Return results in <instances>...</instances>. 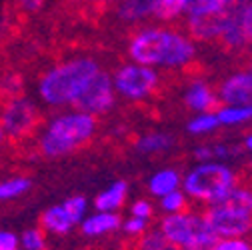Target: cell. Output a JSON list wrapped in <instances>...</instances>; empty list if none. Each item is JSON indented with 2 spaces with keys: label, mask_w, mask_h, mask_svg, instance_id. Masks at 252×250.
I'll use <instances>...</instances> for the list:
<instances>
[{
  "label": "cell",
  "mask_w": 252,
  "mask_h": 250,
  "mask_svg": "<svg viewBox=\"0 0 252 250\" xmlns=\"http://www.w3.org/2000/svg\"><path fill=\"white\" fill-rule=\"evenodd\" d=\"M44 4H46V0H14L10 18H14V20L20 22V18L32 16V14H36L38 10H42Z\"/></svg>",
  "instance_id": "22"
},
{
  "label": "cell",
  "mask_w": 252,
  "mask_h": 250,
  "mask_svg": "<svg viewBox=\"0 0 252 250\" xmlns=\"http://www.w3.org/2000/svg\"><path fill=\"white\" fill-rule=\"evenodd\" d=\"M4 138H6V132H4V128H2V124H0V144L4 142Z\"/></svg>",
  "instance_id": "34"
},
{
  "label": "cell",
  "mask_w": 252,
  "mask_h": 250,
  "mask_svg": "<svg viewBox=\"0 0 252 250\" xmlns=\"http://www.w3.org/2000/svg\"><path fill=\"white\" fill-rule=\"evenodd\" d=\"M214 250H252V244L246 238H218Z\"/></svg>",
  "instance_id": "26"
},
{
  "label": "cell",
  "mask_w": 252,
  "mask_h": 250,
  "mask_svg": "<svg viewBox=\"0 0 252 250\" xmlns=\"http://www.w3.org/2000/svg\"><path fill=\"white\" fill-rule=\"evenodd\" d=\"M158 228L184 250H214V244L218 242V236L208 224L206 216L188 210L166 214Z\"/></svg>",
  "instance_id": "5"
},
{
  "label": "cell",
  "mask_w": 252,
  "mask_h": 250,
  "mask_svg": "<svg viewBox=\"0 0 252 250\" xmlns=\"http://www.w3.org/2000/svg\"><path fill=\"white\" fill-rule=\"evenodd\" d=\"M220 124V118L218 114H212V112H204L200 116H196L194 120L188 122V130L192 134H206L210 130H214L216 126Z\"/></svg>",
  "instance_id": "21"
},
{
  "label": "cell",
  "mask_w": 252,
  "mask_h": 250,
  "mask_svg": "<svg viewBox=\"0 0 252 250\" xmlns=\"http://www.w3.org/2000/svg\"><path fill=\"white\" fill-rule=\"evenodd\" d=\"M70 106L76 112H86V114L108 112L114 106V78L108 72H98L86 84V88Z\"/></svg>",
  "instance_id": "9"
},
{
  "label": "cell",
  "mask_w": 252,
  "mask_h": 250,
  "mask_svg": "<svg viewBox=\"0 0 252 250\" xmlns=\"http://www.w3.org/2000/svg\"><path fill=\"white\" fill-rule=\"evenodd\" d=\"M160 86V76L150 66L124 64L114 74V88L126 100H146Z\"/></svg>",
  "instance_id": "8"
},
{
  "label": "cell",
  "mask_w": 252,
  "mask_h": 250,
  "mask_svg": "<svg viewBox=\"0 0 252 250\" xmlns=\"http://www.w3.org/2000/svg\"><path fill=\"white\" fill-rule=\"evenodd\" d=\"M190 4L192 0H156L152 8V18L158 22H172L180 14H184Z\"/></svg>",
  "instance_id": "16"
},
{
  "label": "cell",
  "mask_w": 252,
  "mask_h": 250,
  "mask_svg": "<svg viewBox=\"0 0 252 250\" xmlns=\"http://www.w3.org/2000/svg\"><path fill=\"white\" fill-rule=\"evenodd\" d=\"M130 60L142 66L182 68L194 60L196 48L192 40L172 28H136L126 46Z\"/></svg>",
  "instance_id": "1"
},
{
  "label": "cell",
  "mask_w": 252,
  "mask_h": 250,
  "mask_svg": "<svg viewBox=\"0 0 252 250\" xmlns=\"http://www.w3.org/2000/svg\"><path fill=\"white\" fill-rule=\"evenodd\" d=\"M240 22H242V28L248 36V40L252 42V0H246L240 8Z\"/></svg>",
  "instance_id": "28"
},
{
  "label": "cell",
  "mask_w": 252,
  "mask_h": 250,
  "mask_svg": "<svg viewBox=\"0 0 252 250\" xmlns=\"http://www.w3.org/2000/svg\"><path fill=\"white\" fill-rule=\"evenodd\" d=\"M98 72L96 58L76 56L62 60L38 78V96L48 106L72 104Z\"/></svg>",
  "instance_id": "2"
},
{
  "label": "cell",
  "mask_w": 252,
  "mask_h": 250,
  "mask_svg": "<svg viewBox=\"0 0 252 250\" xmlns=\"http://www.w3.org/2000/svg\"><path fill=\"white\" fill-rule=\"evenodd\" d=\"M126 192H128V184L124 180H116L112 182L104 192H100L96 198H94V208L98 212H114L116 208L122 206Z\"/></svg>",
  "instance_id": "14"
},
{
  "label": "cell",
  "mask_w": 252,
  "mask_h": 250,
  "mask_svg": "<svg viewBox=\"0 0 252 250\" xmlns=\"http://www.w3.org/2000/svg\"><path fill=\"white\" fill-rule=\"evenodd\" d=\"M0 98H2V90H0Z\"/></svg>",
  "instance_id": "36"
},
{
  "label": "cell",
  "mask_w": 252,
  "mask_h": 250,
  "mask_svg": "<svg viewBox=\"0 0 252 250\" xmlns=\"http://www.w3.org/2000/svg\"><path fill=\"white\" fill-rule=\"evenodd\" d=\"M20 246L22 250H44L46 248V238L44 232L38 228H28L20 234Z\"/></svg>",
  "instance_id": "23"
},
{
  "label": "cell",
  "mask_w": 252,
  "mask_h": 250,
  "mask_svg": "<svg viewBox=\"0 0 252 250\" xmlns=\"http://www.w3.org/2000/svg\"><path fill=\"white\" fill-rule=\"evenodd\" d=\"M130 214L132 216H138V218H148L152 216V204L148 200H136L132 206H130Z\"/></svg>",
  "instance_id": "30"
},
{
  "label": "cell",
  "mask_w": 252,
  "mask_h": 250,
  "mask_svg": "<svg viewBox=\"0 0 252 250\" xmlns=\"http://www.w3.org/2000/svg\"><path fill=\"white\" fill-rule=\"evenodd\" d=\"M244 146H246L248 150H252V134H250V136H248V138L244 140Z\"/></svg>",
  "instance_id": "33"
},
{
  "label": "cell",
  "mask_w": 252,
  "mask_h": 250,
  "mask_svg": "<svg viewBox=\"0 0 252 250\" xmlns=\"http://www.w3.org/2000/svg\"><path fill=\"white\" fill-rule=\"evenodd\" d=\"M62 4H66V6H72V8H76V10H84V8H88V10H92V6H94V2L96 0H60Z\"/></svg>",
  "instance_id": "32"
},
{
  "label": "cell",
  "mask_w": 252,
  "mask_h": 250,
  "mask_svg": "<svg viewBox=\"0 0 252 250\" xmlns=\"http://www.w3.org/2000/svg\"><path fill=\"white\" fill-rule=\"evenodd\" d=\"M184 102L190 110H202V112H212L216 114L220 108L224 106V102L220 100V96H216L212 88L206 82H194L190 88H188Z\"/></svg>",
  "instance_id": "11"
},
{
  "label": "cell",
  "mask_w": 252,
  "mask_h": 250,
  "mask_svg": "<svg viewBox=\"0 0 252 250\" xmlns=\"http://www.w3.org/2000/svg\"><path fill=\"white\" fill-rule=\"evenodd\" d=\"M220 124H238L252 118V106H222L218 112Z\"/></svg>",
  "instance_id": "20"
},
{
  "label": "cell",
  "mask_w": 252,
  "mask_h": 250,
  "mask_svg": "<svg viewBox=\"0 0 252 250\" xmlns=\"http://www.w3.org/2000/svg\"><path fill=\"white\" fill-rule=\"evenodd\" d=\"M134 146L140 154H156V152H162V150L172 146V136L160 134V132H152V134H146V136L138 138Z\"/></svg>",
  "instance_id": "18"
},
{
  "label": "cell",
  "mask_w": 252,
  "mask_h": 250,
  "mask_svg": "<svg viewBox=\"0 0 252 250\" xmlns=\"http://www.w3.org/2000/svg\"><path fill=\"white\" fill-rule=\"evenodd\" d=\"M40 224L46 232H54V234H66L76 226V222L70 218V214L62 204L46 208L40 216Z\"/></svg>",
  "instance_id": "13"
},
{
  "label": "cell",
  "mask_w": 252,
  "mask_h": 250,
  "mask_svg": "<svg viewBox=\"0 0 252 250\" xmlns=\"http://www.w3.org/2000/svg\"><path fill=\"white\" fill-rule=\"evenodd\" d=\"M122 228H124L126 234H130V236H142L146 232V228H148V220H146V218L130 216L128 220L122 224Z\"/></svg>",
  "instance_id": "27"
},
{
  "label": "cell",
  "mask_w": 252,
  "mask_h": 250,
  "mask_svg": "<svg viewBox=\"0 0 252 250\" xmlns=\"http://www.w3.org/2000/svg\"><path fill=\"white\" fill-rule=\"evenodd\" d=\"M160 208L166 212V214H174V212H182L186 208V192H180V190H174L166 196L160 198Z\"/></svg>",
  "instance_id": "24"
},
{
  "label": "cell",
  "mask_w": 252,
  "mask_h": 250,
  "mask_svg": "<svg viewBox=\"0 0 252 250\" xmlns=\"http://www.w3.org/2000/svg\"><path fill=\"white\" fill-rule=\"evenodd\" d=\"M136 250H184V248L172 242L160 228H154V230H146L140 236Z\"/></svg>",
  "instance_id": "17"
},
{
  "label": "cell",
  "mask_w": 252,
  "mask_h": 250,
  "mask_svg": "<svg viewBox=\"0 0 252 250\" xmlns=\"http://www.w3.org/2000/svg\"><path fill=\"white\" fill-rule=\"evenodd\" d=\"M96 132V118L86 112H72L54 118L40 138V152L46 158L68 154L86 144Z\"/></svg>",
  "instance_id": "4"
},
{
  "label": "cell",
  "mask_w": 252,
  "mask_h": 250,
  "mask_svg": "<svg viewBox=\"0 0 252 250\" xmlns=\"http://www.w3.org/2000/svg\"><path fill=\"white\" fill-rule=\"evenodd\" d=\"M220 100L226 106H252V70L232 74L220 84Z\"/></svg>",
  "instance_id": "10"
},
{
  "label": "cell",
  "mask_w": 252,
  "mask_h": 250,
  "mask_svg": "<svg viewBox=\"0 0 252 250\" xmlns=\"http://www.w3.org/2000/svg\"><path fill=\"white\" fill-rule=\"evenodd\" d=\"M42 112L26 96L0 100V124L10 144H22L30 140L42 124Z\"/></svg>",
  "instance_id": "7"
},
{
  "label": "cell",
  "mask_w": 252,
  "mask_h": 250,
  "mask_svg": "<svg viewBox=\"0 0 252 250\" xmlns=\"http://www.w3.org/2000/svg\"><path fill=\"white\" fill-rule=\"evenodd\" d=\"M120 2V0H96V2H94V6H92V14H102V12H106L108 8H112V6H116Z\"/></svg>",
  "instance_id": "31"
},
{
  "label": "cell",
  "mask_w": 252,
  "mask_h": 250,
  "mask_svg": "<svg viewBox=\"0 0 252 250\" xmlns=\"http://www.w3.org/2000/svg\"><path fill=\"white\" fill-rule=\"evenodd\" d=\"M62 206L66 208V212L70 214V218H72L76 224L82 222V216L86 212V198L84 196H70L68 200L62 202Z\"/></svg>",
  "instance_id": "25"
},
{
  "label": "cell",
  "mask_w": 252,
  "mask_h": 250,
  "mask_svg": "<svg viewBox=\"0 0 252 250\" xmlns=\"http://www.w3.org/2000/svg\"><path fill=\"white\" fill-rule=\"evenodd\" d=\"M204 216L218 238H246L252 232V186L236 184L222 198L206 204Z\"/></svg>",
  "instance_id": "3"
},
{
  "label": "cell",
  "mask_w": 252,
  "mask_h": 250,
  "mask_svg": "<svg viewBox=\"0 0 252 250\" xmlns=\"http://www.w3.org/2000/svg\"><path fill=\"white\" fill-rule=\"evenodd\" d=\"M248 172H250V178H252V160L248 162Z\"/></svg>",
  "instance_id": "35"
},
{
  "label": "cell",
  "mask_w": 252,
  "mask_h": 250,
  "mask_svg": "<svg viewBox=\"0 0 252 250\" xmlns=\"http://www.w3.org/2000/svg\"><path fill=\"white\" fill-rule=\"evenodd\" d=\"M180 186V174L172 168H166V170H158L150 180H148V190L154 194V196H166L174 190H178Z\"/></svg>",
  "instance_id": "15"
},
{
  "label": "cell",
  "mask_w": 252,
  "mask_h": 250,
  "mask_svg": "<svg viewBox=\"0 0 252 250\" xmlns=\"http://www.w3.org/2000/svg\"><path fill=\"white\" fill-rule=\"evenodd\" d=\"M30 186H32V182L26 176H14V178L0 182V200H12V198L24 194Z\"/></svg>",
  "instance_id": "19"
},
{
  "label": "cell",
  "mask_w": 252,
  "mask_h": 250,
  "mask_svg": "<svg viewBox=\"0 0 252 250\" xmlns=\"http://www.w3.org/2000/svg\"><path fill=\"white\" fill-rule=\"evenodd\" d=\"M20 238L10 230H0V250H18Z\"/></svg>",
  "instance_id": "29"
},
{
  "label": "cell",
  "mask_w": 252,
  "mask_h": 250,
  "mask_svg": "<svg viewBox=\"0 0 252 250\" xmlns=\"http://www.w3.org/2000/svg\"><path fill=\"white\" fill-rule=\"evenodd\" d=\"M122 226V218L116 212H96L80 222V230L86 236H102Z\"/></svg>",
  "instance_id": "12"
},
{
  "label": "cell",
  "mask_w": 252,
  "mask_h": 250,
  "mask_svg": "<svg viewBox=\"0 0 252 250\" xmlns=\"http://www.w3.org/2000/svg\"><path fill=\"white\" fill-rule=\"evenodd\" d=\"M238 184V178L232 168L220 162H202L192 168L182 180L184 192L200 202H216Z\"/></svg>",
  "instance_id": "6"
}]
</instances>
